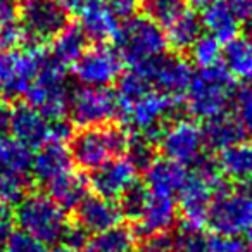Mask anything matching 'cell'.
<instances>
[{"instance_id": "52", "label": "cell", "mask_w": 252, "mask_h": 252, "mask_svg": "<svg viewBox=\"0 0 252 252\" xmlns=\"http://www.w3.org/2000/svg\"><path fill=\"white\" fill-rule=\"evenodd\" d=\"M249 233V240H247V245H249V249H251V252H252V228L247 231Z\"/></svg>"}, {"instance_id": "16", "label": "cell", "mask_w": 252, "mask_h": 252, "mask_svg": "<svg viewBox=\"0 0 252 252\" xmlns=\"http://www.w3.org/2000/svg\"><path fill=\"white\" fill-rule=\"evenodd\" d=\"M9 133L28 149H38L50 140V119H47L33 105L21 102L11 107Z\"/></svg>"}, {"instance_id": "48", "label": "cell", "mask_w": 252, "mask_h": 252, "mask_svg": "<svg viewBox=\"0 0 252 252\" xmlns=\"http://www.w3.org/2000/svg\"><path fill=\"white\" fill-rule=\"evenodd\" d=\"M61 5L66 9V12H73V14H80L83 11L85 5L90 2V0H59Z\"/></svg>"}, {"instance_id": "30", "label": "cell", "mask_w": 252, "mask_h": 252, "mask_svg": "<svg viewBox=\"0 0 252 252\" xmlns=\"http://www.w3.org/2000/svg\"><path fill=\"white\" fill-rule=\"evenodd\" d=\"M137 235L131 228L125 224H116L112 228L95 233L88 240V252H131L135 247Z\"/></svg>"}, {"instance_id": "32", "label": "cell", "mask_w": 252, "mask_h": 252, "mask_svg": "<svg viewBox=\"0 0 252 252\" xmlns=\"http://www.w3.org/2000/svg\"><path fill=\"white\" fill-rule=\"evenodd\" d=\"M169 240L175 252H209V237L199 226L183 223Z\"/></svg>"}, {"instance_id": "9", "label": "cell", "mask_w": 252, "mask_h": 252, "mask_svg": "<svg viewBox=\"0 0 252 252\" xmlns=\"http://www.w3.org/2000/svg\"><path fill=\"white\" fill-rule=\"evenodd\" d=\"M66 114L71 123L80 125L81 128L100 126L119 118L121 104L116 92L109 90L107 87H81L69 94Z\"/></svg>"}, {"instance_id": "41", "label": "cell", "mask_w": 252, "mask_h": 252, "mask_svg": "<svg viewBox=\"0 0 252 252\" xmlns=\"http://www.w3.org/2000/svg\"><path fill=\"white\" fill-rule=\"evenodd\" d=\"M16 214L11 204L0 200V247H4L5 240L14 233Z\"/></svg>"}, {"instance_id": "39", "label": "cell", "mask_w": 252, "mask_h": 252, "mask_svg": "<svg viewBox=\"0 0 252 252\" xmlns=\"http://www.w3.org/2000/svg\"><path fill=\"white\" fill-rule=\"evenodd\" d=\"M4 252H49V249L38 238L25 233V231H14L5 240Z\"/></svg>"}, {"instance_id": "26", "label": "cell", "mask_w": 252, "mask_h": 252, "mask_svg": "<svg viewBox=\"0 0 252 252\" xmlns=\"http://www.w3.org/2000/svg\"><path fill=\"white\" fill-rule=\"evenodd\" d=\"M202 35V21L193 11L187 9L180 18H176L166 28V42L176 54L187 52Z\"/></svg>"}, {"instance_id": "28", "label": "cell", "mask_w": 252, "mask_h": 252, "mask_svg": "<svg viewBox=\"0 0 252 252\" xmlns=\"http://www.w3.org/2000/svg\"><path fill=\"white\" fill-rule=\"evenodd\" d=\"M223 66L238 80H252V43L247 36H235L226 42L221 54Z\"/></svg>"}, {"instance_id": "51", "label": "cell", "mask_w": 252, "mask_h": 252, "mask_svg": "<svg viewBox=\"0 0 252 252\" xmlns=\"http://www.w3.org/2000/svg\"><path fill=\"white\" fill-rule=\"evenodd\" d=\"M240 190H242L244 193H247V195L252 199V180H249V182L242 183V185H240Z\"/></svg>"}, {"instance_id": "7", "label": "cell", "mask_w": 252, "mask_h": 252, "mask_svg": "<svg viewBox=\"0 0 252 252\" xmlns=\"http://www.w3.org/2000/svg\"><path fill=\"white\" fill-rule=\"evenodd\" d=\"M25 49L0 50V88L7 98H18L28 92L47 50L43 43L26 40Z\"/></svg>"}, {"instance_id": "50", "label": "cell", "mask_w": 252, "mask_h": 252, "mask_svg": "<svg viewBox=\"0 0 252 252\" xmlns=\"http://www.w3.org/2000/svg\"><path fill=\"white\" fill-rule=\"evenodd\" d=\"M49 252H81V249H74V247H71V245L61 244V245H56V247Z\"/></svg>"}, {"instance_id": "18", "label": "cell", "mask_w": 252, "mask_h": 252, "mask_svg": "<svg viewBox=\"0 0 252 252\" xmlns=\"http://www.w3.org/2000/svg\"><path fill=\"white\" fill-rule=\"evenodd\" d=\"M76 223L88 233H100V231L119 224L123 214L114 200L104 199L100 195H87L74 207Z\"/></svg>"}, {"instance_id": "47", "label": "cell", "mask_w": 252, "mask_h": 252, "mask_svg": "<svg viewBox=\"0 0 252 252\" xmlns=\"http://www.w3.org/2000/svg\"><path fill=\"white\" fill-rule=\"evenodd\" d=\"M9 126H11V107L0 104V138L7 137Z\"/></svg>"}, {"instance_id": "54", "label": "cell", "mask_w": 252, "mask_h": 252, "mask_svg": "<svg viewBox=\"0 0 252 252\" xmlns=\"http://www.w3.org/2000/svg\"><path fill=\"white\" fill-rule=\"evenodd\" d=\"M0 97H2V88H0Z\"/></svg>"}, {"instance_id": "1", "label": "cell", "mask_w": 252, "mask_h": 252, "mask_svg": "<svg viewBox=\"0 0 252 252\" xmlns=\"http://www.w3.org/2000/svg\"><path fill=\"white\" fill-rule=\"evenodd\" d=\"M235 90H237L235 78L223 66V63L199 67L193 73L189 90L185 94L187 111L199 119L221 114L226 111Z\"/></svg>"}, {"instance_id": "21", "label": "cell", "mask_w": 252, "mask_h": 252, "mask_svg": "<svg viewBox=\"0 0 252 252\" xmlns=\"http://www.w3.org/2000/svg\"><path fill=\"white\" fill-rule=\"evenodd\" d=\"M80 28L83 30L87 40L94 43H105L114 40L119 23L114 12L102 0H90L80 12Z\"/></svg>"}, {"instance_id": "29", "label": "cell", "mask_w": 252, "mask_h": 252, "mask_svg": "<svg viewBox=\"0 0 252 252\" xmlns=\"http://www.w3.org/2000/svg\"><path fill=\"white\" fill-rule=\"evenodd\" d=\"M32 149L23 145L16 138H0V173L32 176Z\"/></svg>"}, {"instance_id": "20", "label": "cell", "mask_w": 252, "mask_h": 252, "mask_svg": "<svg viewBox=\"0 0 252 252\" xmlns=\"http://www.w3.org/2000/svg\"><path fill=\"white\" fill-rule=\"evenodd\" d=\"M73 159L69 149L57 140H49L38 147L32 161V176L40 183H50L61 176L63 173L69 171Z\"/></svg>"}, {"instance_id": "13", "label": "cell", "mask_w": 252, "mask_h": 252, "mask_svg": "<svg viewBox=\"0 0 252 252\" xmlns=\"http://www.w3.org/2000/svg\"><path fill=\"white\" fill-rule=\"evenodd\" d=\"M158 144L164 158L185 168L192 166L204 154L200 126H197L190 119H175L169 123Z\"/></svg>"}, {"instance_id": "6", "label": "cell", "mask_w": 252, "mask_h": 252, "mask_svg": "<svg viewBox=\"0 0 252 252\" xmlns=\"http://www.w3.org/2000/svg\"><path fill=\"white\" fill-rule=\"evenodd\" d=\"M176 109L178 98L152 90L123 109L119 118L125 121V125L133 128L137 135L147 138L152 144H158Z\"/></svg>"}, {"instance_id": "38", "label": "cell", "mask_w": 252, "mask_h": 252, "mask_svg": "<svg viewBox=\"0 0 252 252\" xmlns=\"http://www.w3.org/2000/svg\"><path fill=\"white\" fill-rule=\"evenodd\" d=\"M30 183H32V176L0 173V200H5L11 206L18 204L26 195Z\"/></svg>"}, {"instance_id": "43", "label": "cell", "mask_w": 252, "mask_h": 252, "mask_svg": "<svg viewBox=\"0 0 252 252\" xmlns=\"http://www.w3.org/2000/svg\"><path fill=\"white\" fill-rule=\"evenodd\" d=\"M112 12L116 18L128 19L135 14L138 7V0H102Z\"/></svg>"}, {"instance_id": "22", "label": "cell", "mask_w": 252, "mask_h": 252, "mask_svg": "<svg viewBox=\"0 0 252 252\" xmlns=\"http://www.w3.org/2000/svg\"><path fill=\"white\" fill-rule=\"evenodd\" d=\"M200 133H202L204 149H209L211 152H221L245 138V133L238 125L237 118L228 114L226 111L204 119Z\"/></svg>"}, {"instance_id": "24", "label": "cell", "mask_w": 252, "mask_h": 252, "mask_svg": "<svg viewBox=\"0 0 252 252\" xmlns=\"http://www.w3.org/2000/svg\"><path fill=\"white\" fill-rule=\"evenodd\" d=\"M202 26L207 30L209 35L218 38L221 43H226L238 36L240 30V19L237 18L230 5L224 0H216L214 4L207 5L204 9V14L200 18Z\"/></svg>"}, {"instance_id": "17", "label": "cell", "mask_w": 252, "mask_h": 252, "mask_svg": "<svg viewBox=\"0 0 252 252\" xmlns=\"http://www.w3.org/2000/svg\"><path fill=\"white\" fill-rule=\"evenodd\" d=\"M178 220V204L171 197L151 195L142 216L135 221V235L144 238L161 237L171 231Z\"/></svg>"}, {"instance_id": "46", "label": "cell", "mask_w": 252, "mask_h": 252, "mask_svg": "<svg viewBox=\"0 0 252 252\" xmlns=\"http://www.w3.org/2000/svg\"><path fill=\"white\" fill-rule=\"evenodd\" d=\"M240 21H252V0H224Z\"/></svg>"}, {"instance_id": "42", "label": "cell", "mask_w": 252, "mask_h": 252, "mask_svg": "<svg viewBox=\"0 0 252 252\" xmlns=\"http://www.w3.org/2000/svg\"><path fill=\"white\" fill-rule=\"evenodd\" d=\"M88 231L85 230V228H81L78 223H74L73 226H69L67 224L66 231H64V237H63V244L66 245H71V247L74 249H83L88 245Z\"/></svg>"}, {"instance_id": "53", "label": "cell", "mask_w": 252, "mask_h": 252, "mask_svg": "<svg viewBox=\"0 0 252 252\" xmlns=\"http://www.w3.org/2000/svg\"><path fill=\"white\" fill-rule=\"evenodd\" d=\"M247 38H249V42L252 43V21L249 23V33H247Z\"/></svg>"}, {"instance_id": "40", "label": "cell", "mask_w": 252, "mask_h": 252, "mask_svg": "<svg viewBox=\"0 0 252 252\" xmlns=\"http://www.w3.org/2000/svg\"><path fill=\"white\" fill-rule=\"evenodd\" d=\"M209 252H251L247 242L238 237H209Z\"/></svg>"}, {"instance_id": "10", "label": "cell", "mask_w": 252, "mask_h": 252, "mask_svg": "<svg viewBox=\"0 0 252 252\" xmlns=\"http://www.w3.org/2000/svg\"><path fill=\"white\" fill-rule=\"evenodd\" d=\"M137 69L145 76L152 90L173 98L187 94L193 76L192 66L183 57L166 52L137 66Z\"/></svg>"}, {"instance_id": "5", "label": "cell", "mask_w": 252, "mask_h": 252, "mask_svg": "<svg viewBox=\"0 0 252 252\" xmlns=\"http://www.w3.org/2000/svg\"><path fill=\"white\" fill-rule=\"evenodd\" d=\"M69 94L66 66L47 52L35 80L25 94L26 100L36 111L42 112L47 119L54 121V119L66 116Z\"/></svg>"}, {"instance_id": "35", "label": "cell", "mask_w": 252, "mask_h": 252, "mask_svg": "<svg viewBox=\"0 0 252 252\" xmlns=\"http://www.w3.org/2000/svg\"><path fill=\"white\" fill-rule=\"evenodd\" d=\"M221 54H223L221 42L209 33L200 35L195 40V43L190 47V57L199 67L214 66V64L221 63Z\"/></svg>"}, {"instance_id": "44", "label": "cell", "mask_w": 252, "mask_h": 252, "mask_svg": "<svg viewBox=\"0 0 252 252\" xmlns=\"http://www.w3.org/2000/svg\"><path fill=\"white\" fill-rule=\"evenodd\" d=\"M140 252H175V249L171 245V240L161 235V237L145 238V242L140 247Z\"/></svg>"}, {"instance_id": "2", "label": "cell", "mask_w": 252, "mask_h": 252, "mask_svg": "<svg viewBox=\"0 0 252 252\" xmlns=\"http://www.w3.org/2000/svg\"><path fill=\"white\" fill-rule=\"evenodd\" d=\"M130 133L123 126H85L71 135V159L81 169H95L112 158H119L126 152Z\"/></svg>"}, {"instance_id": "11", "label": "cell", "mask_w": 252, "mask_h": 252, "mask_svg": "<svg viewBox=\"0 0 252 252\" xmlns=\"http://www.w3.org/2000/svg\"><path fill=\"white\" fill-rule=\"evenodd\" d=\"M18 16L26 40L43 43L52 40L67 23V12L59 0H23Z\"/></svg>"}, {"instance_id": "27", "label": "cell", "mask_w": 252, "mask_h": 252, "mask_svg": "<svg viewBox=\"0 0 252 252\" xmlns=\"http://www.w3.org/2000/svg\"><path fill=\"white\" fill-rule=\"evenodd\" d=\"M87 36L80 25H66L52 38L50 56L64 66H73V63L87 49Z\"/></svg>"}, {"instance_id": "4", "label": "cell", "mask_w": 252, "mask_h": 252, "mask_svg": "<svg viewBox=\"0 0 252 252\" xmlns=\"http://www.w3.org/2000/svg\"><path fill=\"white\" fill-rule=\"evenodd\" d=\"M116 52L123 63L137 67L168 49L166 33L147 16H131L119 26L114 36Z\"/></svg>"}, {"instance_id": "8", "label": "cell", "mask_w": 252, "mask_h": 252, "mask_svg": "<svg viewBox=\"0 0 252 252\" xmlns=\"http://www.w3.org/2000/svg\"><path fill=\"white\" fill-rule=\"evenodd\" d=\"M206 224L220 237H238L252 228V199L242 190H221L211 200Z\"/></svg>"}, {"instance_id": "34", "label": "cell", "mask_w": 252, "mask_h": 252, "mask_svg": "<svg viewBox=\"0 0 252 252\" xmlns=\"http://www.w3.org/2000/svg\"><path fill=\"white\" fill-rule=\"evenodd\" d=\"M149 197H151V193H149L147 187L142 185V183L135 182L133 185L128 187V189L119 195V204H118L123 218L137 221L138 218L142 216V213H144L145 206H147Z\"/></svg>"}, {"instance_id": "25", "label": "cell", "mask_w": 252, "mask_h": 252, "mask_svg": "<svg viewBox=\"0 0 252 252\" xmlns=\"http://www.w3.org/2000/svg\"><path fill=\"white\" fill-rule=\"evenodd\" d=\"M218 166L224 178H230L237 183H245L252 180V144L244 140L220 152Z\"/></svg>"}, {"instance_id": "36", "label": "cell", "mask_w": 252, "mask_h": 252, "mask_svg": "<svg viewBox=\"0 0 252 252\" xmlns=\"http://www.w3.org/2000/svg\"><path fill=\"white\" fill-rule=\"evenodd\" d=\"M125 154L137 171H145L158 159L156 144L149 142L147 138L140 137V135H130V142H128Z\"/></svg>"}, {"instance_id": "49", "label": "cell", "mask_w": 252, "mask_h": 252, "mask_svg": "<svg viewBox=\"0 0 252 252\" xmlns=\"http://www.w3.org/2000/svg\"><path fill=\"white\" fill-rule=\"evenodd\" d=\"M187 4H190L192 7H197V9H206L207 5L214 4L216 0H185Z\"/></svg>"}, {"instance_id": "15", "label": "cell", "mask_w": 252, "mask_h": 252, "mask_svg": "<svg viewBox=\"0 0 252 252\" xmlns=\"http://www.w3.org/2000/svg\"><path fill=\"white\" fill-rule=\"evenodd\" d=\"M137 173L126 158H112L98 168L92 169L88 183L97 195L116 200L128 187L137 182Z\"/></svg>"}, {"instance_id": "14", "label": "cell", "mask_w": 252, "mask_h": 252, "mask_svg": "<svg viewBox=\"0 0 252 252\" xmlns=\"http://www.w3.org/2000/svg\"><path fill=\"white\" fill-rule=\"evenodd\" d=\"M218 192L221 190H218L213 183L197 173L190 171L182 190L178 192V209L182 213L183 223L202 228L206 224L211 200Z\"/></svg>"}, {"instance_id": "31", "label": "cell", "mask_w": 252, "mask_h": 252, "mask_svg": "<svg viewBox=\"0 0 252 252\" xmlns=\"http://www.w3.org/2000/svg\"><path fill=\"white\" fill-rule=\"evenodd\" d=\"M149 92H152L151 85L137 67L121 73L116 80V97L121 104V111Z\"/></svg>"}, {"instance_id": "37", "label": "cell", "mask_w": 252, "mask_h": 252, "mask_svg": "<svg viewBox=\"0 0 252 252\" xmlns=\"http://www.w3.org/2000/svg\"><path fill=\"white\" fill-rule=\"evenodd\" d=\"M231 102L235 111L233 116L237 118L238 125L242 126L244 133L252 138V85H245L235 90Z\"/></svg>"}, {"instance_id": "23", "label": "cell", "mask_w": 252, "mask_h": 252, "mask_svg": "<svg viewBox=\"0 0 252 252\" xmlns=\"http://www.w3.org/2000/svg\"><path fill=\"white\" fill-rule=\"evenodd\" d=\"M88 178L81 173L76 171H66L50 183H47V195L52 200H56L64 211L74 209L85 197L88 195Z\"/></svg>"}, {"instance_id": "19", "label": "cell", "mask_w": 252, "mask_h": 252, "mask_svg": "<svg viewBox=\"0 0 252 252\" xmlns=\"http://www.w3.org/2000/svg\"><path fill=\"white\" fill-rule=\"evenodd\" d=\"M185 166L171 161V159H156L147 169H145V187L151 195L171 197L175 199L182 190L187 180Z\"/></svg>"}, {"instance_id": "45", "label": "cell", "mask_w": 252, "mask_h": 252, "mask_svg": "<svg viewBox=\"0 0 252 252\" xmlns=\"http://www.w3.org/2000/svg\"><path fill=\"white\" fill-rule=\"evenodd\" d=\"M19 12V5L16 0H0V28L16 23Z\"/></svg>"}, {"instance_id": "33", "label": "cell", "mask_w": 252, "mask_h": 252, "mask_svg": "<svg viewBox=\"0 0 252 252\" xmlns=\"http://www.w3.org/2000/svg\"><path fill=\"white\" fill-rule=\"evenodd\" d=\"M145 16L158 23L161 28H168L176 18L187 11L185 0H145Z\"/></svg>"}, {"instance_id": "12", "label": "cell", "mask_w": 252, "mask_h": 252, "mask_svg": "<svg viewBox=\"0 0 252 252\" xmlns=\"http://www.w3.org/2000/svg\"><path fill=\"white\" fill-rule=\"evenodd\" d=\"M123 64L116 49L97 43L74 61L73 74L83 87H109L123 73Z\"/></svg>"}, {"instance_id": "3", "label": "cell", "mask_w": 252, "mask_h": 252, "mask_svg": "<svg viewBox=\"0 0 252 252\" xmlns=\"http://www.w3.org/2000/svg\"><path fill=\"white\" fill-rule=\"evenodd\" d=\"M14 214L21 231L38 238L45 245L63 240L69 224L66 211L45 193H26L18 202Z\"/></svg>"}]
</instances>
